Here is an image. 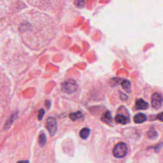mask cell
<instances>
[{"label": "cell", "instance_id": "9a60e30c", "mask_svg": "<svg viewBox=\"0 0 163 163\" xmlns=\"http://www.w3.org/2000/svg\"><path fill=\"white\" fill-rule=\"evenodd\" d=\"M156 119L163 122V111L158 113L156 115Z\"/></svg>", "mask_w": 163, "mask_h": 163}, {"label": "cell", "instance_id": "6da1fadb", "mask_svg": "<svg viewBox=\"0 0 163 163\" xmlns=\"http://www.w3.org/2000/svg\"><path fill=\"white\" fill-rule=\"evenodd\" d=\"M151 106L156 111H159L163 108V94L161 92L153 93L150 97Z\"/></svg>", "mask_w": 163, "mask_h": 163}, {"label": "cell", "instance_id": "ba28073f", "mask_svg": "<svg viewBox=\"0 0 163 163\" xmlns=\"http://www.w3.org/2000/svg\"><path fill=\"white\" fill-rule=\"evenodd\" d=\"M82 117H84L83 114L80 111L70 114V118L73 121H77L78 119H80L82 118Z\"/></svg>", "mask_w": 163, "mask_h": 163}, {"label": "cell", "instance_id": "8fae6325", "mask_svg": "<svg viewBox=\"0 0 163 163\" xmlns=\"http://www.w3.org/2000/svg\"><path fill=\"white\" fill-rule=\"evenodd\" d=\"M90 133V131L89 129L84 128V129H82L80 132V137L82 139L85 140L89 137Z\"/></svg>", "mask_w": 163, "mask_h": 163}, {"label": "cell", "instance_id": "30bf717a", "mask_svg": "<svg viewBox=\"0 0 163 163\" xmlns=\"http://www.w3.org/2000/svg\"><path fill=\"white\" fill-rule=\"evenodd\" d=\"M101 120L106 123H110L112 121V117L111 113L108 111L101 117Z\"/></svg>", "mask_w": 163, "mask_h": 163}, {"label": "cell", "instance_id": "277c9868", "mask_svg": "<svg viewBox=\"0 0 163 163\" xmlns=\"http://www.w3.org/2000/svg\"><path fill=\"white\" fill-rule=\"evenodd\" d=\"M45 126L48 130L51 137H54L56 134L58 130V122L57 120L54 117H49L46 120Z\"/></svg>", "mask_w": 163, "mask_h": 163}, {"label": "cell", "instance_id": "52a82bcc", "mask_svg": "<svg viewBox=\"0 0 163 163\" xmlns=\"http://www.w3.org/2000/svg\"><path fill=\"white\" fill-rule=\"evenodd\" d=\"M147 121V117L145 114L139 113L134 117V122L137 124H141Z\"/></svg>", "mask_w": 163, "mask_h": 163}, {"label": "cell", "instance_id": "3957f363", "mask_svg": "<svg viewBox=\"0 0 163 163\" xmlns=\"http://www.w3.org/2000/svg\"><path fill=\"white\" fill-rule=\"evenodd\" d=\"M128 153V147L124 143H117L113 150V154L117 158H122Z\"/></svg>", "mask_w": 163, "mask_h": 163}, {"label": "cell", "instance_id": "e0dca14e", "mask_svg": "<svg viewBox=\"0 0 163 163\" xmlns=\"http://www.w3.org/2000/svg\"><path fill=\"white\" fill-rule=\"evenodd\" d=\"M121 99H122V100H123V101H126L127 100V99H128V96H127L125 94H122V93H121Z\"/></svg>", "mask_w": 163, "mask_h": 163}, {"label": "cell", "instance_id": "5bb4252c", "mask_svg": "<svg viewBox=\"0 0 163 163\" xmlns=\"http://www.w3.org/2000/svg\"><path fill=\"white\" fill-rule=\"evenodd\" d=\"M74 3L77 7L82 8V7H84L85 6V2L84 1H75Z\"/></svg>", "mask_w": 163, "mask_h": 163}, {"label": "cell", "instance_id": "8992f818", "mask_svg": "<svg viewBox=\"0 0 163 163\" xmlns=\"http://www.w3.org/2000/svg\"><path fill=\"white\" fill-rule=\"evenodd\" d=\"M115 120L117 123L123 124V125L128 124L130 122L129 117H126L124 115H121V114L116 115L115 117Z\"/></svg>", "mask_w": 163, "mask_h": 163}, {"label": "cell", "instance_id": "9c48e42d", "mask_svg": "<svg viewBox=\"0 0 163 163\" xmlns=\"http://www.w3.org/2000/svg\"><path fill=\"white\" fill-rule=\"evenodd\" d=\"M121 85H122V89L125 90L126 92L128 93H131V82L129 81V80H125L124 81L122 82L121 83Z\"/></svg>", "mask_w": 163, "mask_h": 163}, {"label": "cell", "instance_id": "2e32d148", "mask_svg": "<svg viewBox=\"0 0 163 163\" xmlns=\"http://www.w3.org/2000/svg\"><path fill=\"white\" fill-rule=\"evenodd\" d=\"M45 115V110L44 109H41L39 111V113H38V120H42L43 119V117Z\"/></svg>", "mask_w": 163, "mask_h": 163}, {"label": "cell", "instance_id": "7a4b0ae2", "mask_svg": "<svg viewBox=\"0 0 163 163\" xmlns=\"http://www.w3.org/2000/svg\"><path fill=\"white\" fill-rule=\"evenodd\" d=\"M78 89V85L73 79H68L64 83L62 84V90L67 94H72L77 91Z\"/></svg>", "mask_w": 163, "mask_h": 163}, {"label": "cell", "instance_id": "4fadbf2b", "mask_svg": "<svg viewBox=\"0 0 163 163\" xmlns=\"http://www.w3.org/2000/svg\"><path fill=\"white\" fill-rule=\"evenodd\" d=\"M147 136H148V137L149 138H155L157 137V132L154 129H151L147 133Z\"/></svg>", "mask_w": 163, "mask_h": 163}, {"label": "cell", "instance_id": "5b68a950", "mask_svg": "<svg viewBox=\"0 0 163 163\" xmlns=\"http://www.w3.org/2000/svg\"><path fill=\"white\" fill-rule=\"evenodd\" d=\"M149 108V104L143 100V99H138L136 101L135 103V108L137 110H147Z\"/></svg>", "mask_w": 163, "mask_h": 163}, {"label": "cell", "instance_id": "d6986e66", "mask_svg": "<svg viewBox=\"0 0 163 163\" xmlns=\"http://www.w3.org/2000/svg\"><path fill=\"white\" fill-rule=\"evenodd\" d=\"M17 163H30V161L26 160V161H20L19 162H17Z\"/></svg>", "mask_w": 163, "mask_h": 163}, {"label": "cell", "instance_id": "7c38bea8", "mask_svg": "<svg viewBox=\"0 0 163 163\" xmlns=\"http://www.w3.org/2000/svg\"><path fill=\"white\" fill-rule=\"evenodd\" d=\"M46 141H47L46 136H45V134L43 133H42L40 134L39 138H38V142H39L40 145L41 147H44L45 143H46Z\"/></svg>", "mask_w": 163, "mask_h": 163}, {"label": "cell", "instance_id": "ac0fdd59", "mask_svg": "<svg viewBox=\"0 0 163 163\" xmlns=\"http://www.w3.org/2000/svg\"><path fill=\"white\" fill-rule=\"evenodd\" d=\"M50 104H51V103H50V101H49V100H47V101H45V105L47 106V107L48 108H50Z\"/></svg>", "mask_w": 163, "mask_h": 163}]
</instances>
